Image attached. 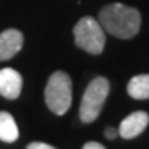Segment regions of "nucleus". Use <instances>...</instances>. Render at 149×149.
Instances as JSON below:
<instances>
[{
    "label": "nucleus",
    "instance_id": "obj_1",
    "mask_svg": "<svg viewBox=\"0 0 149 149\" xmlns=\"http://www.w3.org/2000/svg\"><path fill=\"white\" fill-rule=\"evenodd\" d=\"M99 23L104 31L120 40H131L139 33L141 15L139 9L123 3H110L99 11Z\"/></svg>",
    "mask_w": 149,
    "mask_h": 149
},
{
    "label": "nucleus",
    "instance_id": "obj_2",
    "mask_svg": "<svg viewBox=\"0 0 149 149\" xmlns=\"http://www.w3.org/2000/svg\"><path fill=\"white\" fill-rule=\"evenodd\" d=\"M44 100L47 108L56 116H63L72 105V79L65 72H55L50 74L44 90Z\"/></svg>",
    "mask_w": 149,
    "mask_h": 149
},
{
    "label": "nucleus",
    "instance_id": "obj_3",
    "mask_svg": "<svg viewBox=\"0 0 149 149\" xmlns=\"http://www.w3.org/2000/svg\"><path fill=\"white\" fill-rule=\"evenodd\" d=\"M74 44L90 55H100L105 47V31L99 20L93 17H82L73 28Z\"/></svg>",
    "mask_w": 149,
    "mask_h": 149
},
{
    "label": "nucleus",
    "instance_id": "obj_4",
    "mask_svg": "<svg viewBox=\"0 0 149 149\" xmlns=\"http://www.w3.org/2000/svg\"><path fill=\"white\" fill-rule=\"evenodd\" d=\"M108 93H110V81L104 76L94 78L87 85L82 100H81V107H79L81 122L91 123V122H94L99 117L105 100L108 97Z\"/></svg>",
    "mask_w": 149,
    "mask_h": 149
},
{
    "label": "nucleus",
    "instance_id": "obj_5",
    "mask_svg": "<svg viewBox=\"0 0 149 149\" xmlns=\"http://www.w3.org/2000/svg\"><path fill=\"white\" fill-rule=\"evenodd\" d=\"M148 123H149V114L146 111H134L120 122L117 131L119 135H122L123 139H134L146 130Z\"/></svg>",
    "mask_w": 149,
    "mask_h": 149
},
{
    "label": "nucleus",
    "instance_id": "obj_6",
    "mask_svg": "<svg viewBox=\"0 0 149 149\" xmlns=\"http://www.w3.org/2000/svg\"><path fill=\"white\" fill-rule=\"evenodd\" d=\"M23 78L17 70L5 67L0 70V94L6 99H17L22 93Z\"/></svg>",
    "mask_w": 149,
    "mask_h": 149
},
{
    "label": "nucleus",
    "instance_id": "obj_7",
    "mask_svg": "<svg viewBox=\"0 0 149 149\" xmlns=\"http://www.w3.org/2000/svg\"><path fill=\"white\" fill-rule=\"evenodd\" d=\"M23 33L18 29H6L0 32V61L14 58L23 47Z\"/></svg>",
    "mask_w": 149,
    "mask_h": 149
},
{
    "label": "nucleus",
    "instance_id": "obj_8",
    "mask_svg": "<svg viewBox=\"0 0 149 149\" xmlns=\"http://www.w3.org/2000/svg\"><path fill=\"white\" fill-rule=\"evenodd\" d=\"M18 139V126L15 119L6 111H0V140L5 143H14Z\"/></svg>",
    "mask_w": 149,
    "mask_h": 149
},
{
    "label": "nucleus",
    "instance_id": "obj_9",
    "mask_svg": "<svg viewBox=\"0 0 149 149\" xmlns=\"http://www.w3.org/2000/svg\"><path fill=\"white\" fill-rule=\"evenodd\" d=\"M126 91L132 99H149V74H137L131 78L126 85Z\"/></svg>",
    "mask_w": 149,
    "mask_h": 149
},
{
    "label": "nucleus",
    "instance_id": "obj_10",
    "mask_svg": "<svg viewBox=\"0 0 149 149\" xmlns=\"http://www.w3.org/2000/svg\"><path fill=\"white\" fill-rule=\"evenodd\" d=\"M26 149H56V148L52 145L43 143V141H32V143H29L26 146Z\"/></svg>",
    "mask_w": 149,
    "mask_h": 149
},
{
    "label": "nucleus",
    "instance_id": "obj_11",
    "mask_svg": "<svg viewBox=\"0 0 149 149\" xmlns=\"http://www.w3.org/2000/svg\"><path fill=\"white\" fill-rule=\"evenodd\" d=\"M117 134H119V131L116 130V128H113V126H108L107 130H105V137L108 140H114V139L117 137Z\"/></svg>",
    "mask_w": 149,
    "mask_h": 149
},
{
    "label": "nucleus",
    "instance_id": "obj_12",
    "mask_svg": "<svg viewBox=\"0 0 149 149\" xmlns=\"http://www.w3.org/2000/svg\"><path fill=\"white\" fill-rule=\"evenodd\" d=\"M82 149H107V148L102 146L100 143H97V141H88V143H85L82 146Z\"/></svg>",
    "mask_w": 149,
    "mask_h": 149
}]
</instances>
